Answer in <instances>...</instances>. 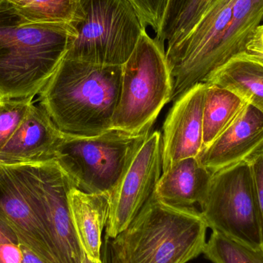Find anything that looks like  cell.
<instances>
[{"instance_id": "30", "label": "cell", "mask_w": 263, "mask_h": 263, "mask_svg": "<svg viewBox=\"0 0 263 263\" xmlns=\"http://www.w3.org/2000/svg\"><path fill=\"white\" fill-rule=\"evenodd\" d=\"M82 263H102V262L101 259H100V260H93V259H90L87 255L84 253V256H83Z\"/></svg>"}, {"instance_id": "14", "label": "cell", "mask_w": 263, "mask_h": 263, "mask_svg": "<svg viewBox=\"0 0 263 263\" xmlns=\"http://www.w3.org/2000/svg\"><path fill=\"white\" fill-rule=\"evenodd\" d=\"M212 173L201 165L197 157L175 162L162 171L154 195L159 201L176 207L202 205Z\"/></svg>"}, {"instance_id": "17", "label": "cell", "mask_w": 263, "mask_h": 263, "mask_svg": "<svg viewBox=\"0 0 263 263\" xmlns=\"http://www.w3.org/2000/svg\"><path fill=\"white\" fill-rule=\"evenodd\" d=\"M248 104L231 91L209 84L204 103L202 149L210 146Z\"/></svg>"}, {"instance_id": "20", "label": "cell", "mask_w": 263, "mask_h": 263, "mask_svg": "<svg viewBox=\"0 0 263 263\" xmlns=\"http://www.w3.org/2000/svg\"><path fill=\"white\" fill-rule=\"evenodd\" d=\"M34 98L0 100V148L24 120Z\"/></svg>"}, {"instance_id": "21", "label": "cell", "mask_w": 263, "mask_h": 263, "mask_svg": "<svg viewBox=\"0 0 263 263\" xmlns=\"http://www.w3.org/2000/svg\"><path fill=\"white\" fill-rule=\"evenodd\" d=\"M216 0H188L176 18L167 37L166 44H173L183 38Z\"/></svg>"}, {"instance_id": "19", "label": "cell", "mask_w": 263, "mask_h": 263, "mask_svg": "<svg viewBox=\"0 0 263 263\" xmlns=\"http://www.w3.org/2000/svg\"><path fill=\"white\" fill-rule=\"evenodd\" d=\"M202 254L213 263H263V245L253 247L213 231Z\"/></svg>"}, {"instance_id": "31", "label": "cell", "mask_w": 263, "mask_h": 263, "mask_svg": "<svg viewBox=\"0 0 263 263\" xmlns=\"http://www.w3.org/2000/svg\"><path fill=\"white\" fill-rule=\"evenodd\" d=\"M3 1H4V0H0V6H1L2 3H3Z\"/></svg>"}, {"instance_id": "9", "label": "cell", "mask_w": 263, "mask_h": 263, "mask_svg": "<svg viewBox=\"0 0 263 263\" xmlns=\"http://www.w3.org/2000/svg\"><path fill=\"white\" fill-rule=\"evenodd\" d=\"M162 133L151 132L111 195L105 236L115 239L153 196L162 175Z\"/></svg>"}, {"instance_id": "13", "label": "cell", "mask_w": 263, "mask_h": 263, "mask_svg": "<svg viewBox=\"0 0 263 263\" xmlns=\"http://www.w3.org/2000/svg\"><path fill=\"white\" fill-rule=\"evenodd\" d=\"M64 133L59 130L50 117L35 101L10 139L0 148V164L20 165L49 162Z\"/></svg>"}, {"instance_id": "25", "label": "cell", "mask_w": 263, "mask_h": 263, "mask_svg": "<svg viewBox=\"0 0 263 263\" xmlns=\"http://www.w3.org/2000/svg\"><path fill=\"white\" fill-rule=\"evenodd\" d=\"M18 245L11 242L0 243V263H21Z\"/></svg>"}, {"instance_id": "11", "label": "cell", "mask_w": 263, "mask_h": 263, "mask_svg": "<svg viewBox=\"0 0 263 263\" xmlns=\"http://www.w3.org/2000/svg\"><path fill=\"white\" fill-rule=\"evenodd\" d=\"M209 84L200 83L174 100L162 129V171L202 149L203 109Z\"/></svg>"}, {"instance_id": "29", "label": "cell", "mask_w": 263, "mask_h": 263, "mask_svg": "<svg viewBox=\"0 0 263 263\" xmlns=\"http://www.w3.org/2000/svg\"><path fill=\"white\" fill-rule=\"evenodd\" d=\"M11 242L14 243L20 244L13 232L0 220V243L3 242Z\"/></svg>"}, {"instance_id": "2", "label": "cell", "mask_w": 263, "mask_h": 263, "mask_svg": "<svg viewBox=\"0 0 263 263\" xmlns=\"http://www.w3.org/2000/svg\"><path fill=\"white\" fill-rule=\"evenodd\" d=\"M71 24H35L0 6V100L35 98L66 57Z\"/></svg>"}, {"instance_id": "1", "label": "cell", "mask_w": 263, "mask_h": 263, "mask_svg": "<svg viewBox=\"0 0 263 263\" xmlns=\"http://www.w3.org/2000/svg\"><path fill=\"white\" fill-rule=\"evenodd\" d=\"M121 81L122 66L64 58L37 101L64 134L98 136L112 129Z\"/></svg>"}, {"instance_id": "5", "label": "cell", "mask_w": 263, "mask_h": 263, "mask_svg": "<svg viewBox=\"0 0 263 263\" xmlns=\"http://www.w3.org/2000/svg\"><path fill=\"white\" fill-rule=\"evenodd\" d=\"M75 36L65 58L123 66L146 28L126 0H79Z\"/></svg>"}, {"instance_id": "24", "label": "cell", "mask_w": 263, "mask_h": 263, "mask_svg": "<svg viewBox=\"0 0 263 263\" xmlns=\"http://www.w3.org/2000/svg\"><path fill=\"white\" fill-rule=\"evenodd\" d=\"M187 2L188 0H168L159 32L155 37L159 43L165 45L168 33Z\"/></svg>"}, {"instance_id": "22", "label": "cell", "mask_w": 263, "mask_h": 263, "mask_svg": "<svg viewBox=\"0 0 263 263\" xmlns=\"http://www.w3.org/2000/svg\"><path fill=\"white\" fill-rule=\"evenodd\" d=\"M133 6L145 28L159 32L166 7V0H126Z\"/></svg>"}, {"instance_id": "16", "label": "cell", "mask_w": 263, "mask_h": 263, "mask_svg": "<svg viewBox=\"0 0 263 263\" xmlns=\"http://www.w3.org/2000/svg\"><path fill=\"white\" fill-rule=\"evenodd\" d=\"M204 83L231 91L263 114V60L242 52L209 76Z\"/></svg>"}, {"instance_id": "15", "label": "cell", "mask_w": 263, "mask_h": 263, "mask_svg": "<svg viewBox=\"0 0 263 263\" xmlns=\"http://www.w3.org/2000/svg\"><path fill=\"white\" fill-rule=\"evenodd\" d=\"M69 207L76 233L85 254L101 259L102 234L107 225L110 196L86 193L73 187L69 192Z\"/></svg>"}, {"instance_id": "4", "label": "cell", "mask_w": 263, "mask_h": 263, "mask_svg": "<svg viewBox=\"0 0 263 263\" xmlns=\"http://www.w3.org/2000/svg\"><path fill=\"white\" fill-rule=\"evenodd\" d=\"M173 92L165 46L150 36L145 29L122 66L121 89L112 129L132 135L151 133L161 111L172 101Z\"/></svg>"}, {"instance_id": "3", "label": "cell", "mask_w": 263, "mask_h": 263, "mask_svg": "<svg viewBox=\"0 0 263 263\" xmlns=\"http://www.w3.org/2000/svg\"><path fill=\"white\" fill-rule=\"evenodd\" d=\"M208 226L195 207L153 196L114 240L123 263H187L203 253Z\"/></svg>"}, {"instance_id": "23", "label": "cell", "mask_w": 263, "mask_h": 263, "mask_svg": "<svg viewBox=\"0 0 263 263\" xmlns=\"http://www.w3.org/2000/svg\"><path fill=\"white\" fill-rule=\"evenodd\" d=\"M263 237V147L248 159Z\"/></svg>"}, {"instance_id": "6", "label": "cell", "mask_w": 263, "mask_h": 263, "mask_svg": "<svg viewBox=\"0 0 263 263\" xmlns=\"http://www.w3.org/2000/svg\"><path fill=\"white\" fill-rule=\"evenodd\" d=\"M149 134L117 129L89 137L64 134L54 160L79 190L111 196Z\"/></svg>"}, {"instance_id": "8", "label": "cell", "mask_w": 263, "mask_h": 263, "mask_svg": "<svg viewBox=\"0 0 263 263\" xmlns=\"http://www.w3.org/2000/svg\"><path fill=\"white\" fill-rule=\"evenodd\" d=\"M0 220L46 263H57L45 225L35 164H0Z\"/></svg>"}, {"instance_id": "32", "label": "cell", "mask_w": 263, "mask_h": 263, "mask_svg": "<svg viewBox=\"0 0 263 263\" xmlns=\"http://www.w3.org/2000/svg\"><path fill=\"white\" fill-rule=\"evenodd\" d=\"M167 3H168V0H166V5H167Z\"/></svg>"}, {"instance_id": "12", "label": "cell", "mask_w": 263, "mask_h": 263, "mask_svg": "<svg viewBox=\"0 0 263 263\" xmlns=\"http://www.w3.org/2000/svg\"><path fill=\"white\" fill-rule=\"evenodd\" d=\"M263 147V114L252 105L243 110L210 146L198 155L212 174L248 160Z\"/></svg>"}, {"instance_id": "18", "label": "cell", "mask_w": 263, "mask_h": 263, "mask_svg": "<svg viewBox=\"0 0 263 263\" xmlns=\"http://www.w3.org/2000/svg\"><path fill=\"white\" fill-rule=\"evenodd\" d=\"M22 17L35 24H70L79 0H6Z\"/></svg>"}, {"instance_id": "28", "label": "cell", "mask_w": 263, "mask_h": 263, "mask_svg": "<svg viewBox=\"0 0 263 263\" xmlns=\"http://www.w3.org/2000/svg\"><path fill=\"white\" fill-rule=\"evenodd\" d=\"M18 247L21 252V263H46L26 246L20 244Z\"/></svg>"}, {"instance_id": "10", "label": "cell", "mask_w": 263, "mask_h": 263, "mask_svg": "<svg viewBox=\"0 0 263 263\" xmlns=\"http://www.w3.org/2000/svg\"><path fill=\"white\" fill-rule=\"evenodd\" d=\"M35 171L57 263H82L84 252L74 228L69 202V192L75 184L55 160L35 163Z\"/></svg>"}, {"instance_id": "26", "label": "cell", "mask_w": 263, "mask_h": 263, "mask_svg": "<svg viewBox=\"0 0 263 263\" xmlns=\"http://www.w3.org/2000/svg\"><path fill=\"white\" fill-rule=\"evenodd\" d=\"M102 263H123L118 251L114 246V240L105 236L101 250Z\"/></svg>"}, {"instance_id": "7", "label": "cell", "mask_w": 263, "mask_h": 263, "mask_svg": "<svg viewBox=\"0 0 263 263\" xmlns=\"http://www.w3.org/2000/svg\"><path fill=\"white\" fill-rule=\"evenodd\" d=\"M200 208L208 228L213 231L253 247L263 245L248 160L213 173Z\"/></svg>"}, {"instance_id": "27", "label": "cell", "mask_w": 263, "mask_h": 263, "mask_svg": "<svg viewBox=\"0 0 263 263\" xmlns=\"http://www.w3.org/2000/svg\"><path fill=\"white\" fill-rule=\"evenodd\" d=\"M247 52L263 60V23L258 26L247 46Z\"/></svg>"}]
</instances>
